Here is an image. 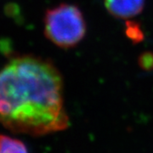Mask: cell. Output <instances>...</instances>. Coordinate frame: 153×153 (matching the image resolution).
I'll list each match as a JSON object with an SVG mask.
<instances>
[{
    "instance_id": "277c9868",
    "label": "cell",
    "mask_w": 153,
    "mask_h": 153,
    "mask_svg": "<svg viewBox=\"0 0 153 153\" xmlns=\"http://www.w3.org/2000/svg\"><path fill=\"white\" fill-rule=\"evenodd\" d=\"M0 153H29L24 143L11 137L0 134Z\"/></svg>"
},
{
    "instance_id": "6da1fadb",
    "label": "cell",
    "mask_w": 153,
    "mask_h": 153,
    "mask_svg": "<svg viewBox=\"0 0 153 153\" xmlns=\"http://www.w3.org/2000/svg\"><path fill=\"white\" fill-rule=\"evenodd\" d=\"M0 124L32 136L68 128L63 80L52 62L19 55L0 69Z\"/></svg>"
},
{
    "instance_id": "7a4b0ae2",
    "label": "cell",
    "mask_w": 153,
    "mask_h": 153,
    "mask_svg": "<svg viewBox=\"0 0 153 153\" xmlns=\"http://www.w3.org/2000/svg\"><path fill=\"white\" fill-rule=\"evenodd\" d=\"M44 34L61 49H71L86 34V22L76 5L61 4L47 10L44 16Z\"/></svg>"
},
{
    "instance_id": "3957f363",
    "label": "cell",
    "mask_w": 153,
    "mask_h": 153,
    "mask_svg": "<svg viewBox=\"0 0 153 153\" xmlns=\"http://www.w3.org/2000/svg\"><path fill=\"white\" fill-rule=\"evenodd\" d=\"M104 2L110 14L120 19L136 16L145 6V0H104Z\"/></svg>"
}]
</instances>
